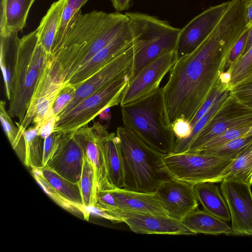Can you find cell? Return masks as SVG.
<instances>
[{"mask_svg":"<svg viewBox=\"0 0 252 252\" xmlns=\"http://www.w3.org/2000/svg\"><path fill=\"white\" fill-rule=\"evenodd\" d=\"M250 27H247L231 48L226 63L227 70L242 55L249 35Z\"/></svg>","mask_w":252,"mask_h":252,"instance_id":"40","label":"cell"},{"mask_svg":"<svg viewBox=\"0 0 252 252\" xmlns=\"http://www.w3.org/2000/svg\"><path fill=\"white\" fill-rule=\"evenodd\" d=\"M35 0H1L0 36L22 31Z\"/></svg>","mask_w":252,"mask_h":252,"instance_id":"23","label":"cell"},{"mask_svg":"<svg viewBox=\"0 0 252 252\" xmlns=\"http://www.w3.org/2000/svg\"><path fill=\"white\" fill-rule=\"evenodd\" d=\"M252 3V0H248L247 3Z\"/></svg>","mask_w":252,"mask_h":252,"instance_id":"50","label":"cell"},{"mask_svg":"<svg viewBox=\"0 0 252 252\" xmlns=\"http://www.w3.org/2000/svg\"><path fill=\"white\" fill-rule=\"evenodd\" d=\"M228 94L229 90H226L218 95L209 110L194 125L190 137L185 141L175 142L174 153H184L187 151L190 142L211 119Z\"/></svg>","mask_w":252,"mask_h":252,"instance_id":"31","label":"cell"},{"mask_svg":"<svg viewBox=\"0 0 252 252\" xmlns=\"http://www.w3.org/2000/svg\"><path fill=\"white\" fill-rule=\"evenodd\" d=\"M251 186L232 179L220 183V192L227 204L232 222V234L252 236Z\"/></svg>","mask_w":252,"mask_h":252,"instance_id":"10","label":"cell"},{"mask_svg":"<svg viewBox=\"0 0 252 252\" xmlns=\"http://www.w3.org/2000/svg\"><path fill=\"white\" fill-rule=\"evenodd\" d=\"M122 155L124 189L155 192L159 185L171 177L166 172L163 156L150 147L124 126L117 127Z\"/></svg>","mask_w":252,"mask_h":252,"instance_id":"5","label":"cell"},{"mask_svg":"<svg viewBox=\"0 0 252 252\" xmlns=\"http://www.w3.org/2000/svg\"><path fill=\"white\" fill-rule=\"evenodd\" d=\"M75 13L71 8L65 4L52 47L51 54L55 52L61 44Z\"/></svg>","mask_w":252,"mask_h":252,"instance_id":"38","label":"cell"},{"mask_svg":"<svg viewBox=\"0 0 252 252\" xmlns=\"http://www.w3.org/2000/svg\"><path fill=\"white\" fill-rule=\"evenodd\" d=\"M130 73L122 75L101 87L67 114L57 118L53 132L73 133L85 126L108 107L120 104Z\"/></svg>","mask_w":252,"mask_h":252,"instance_id":"8","label":"cell"},{"mask_svg":"<svg viewBox=\"0 0 252 252\" xmlns=\"http://www.w3.org/2000/svg\"><path fill=\"white\" fill-rule=\"evenodd\" d=\"M56 121V117L53 115L40 125L38 129V134L43 139L54 131Z\"/></svg>","mask_w":252,"mask_h":252,"instance_id":"43","label":"cell"},{"mask_svg":"<svg viewBox=\"0 0 252 252\" xmlns=\"http://www.w3.org/2000/svg\"><path fill=\"white\" fill-rule=\"evenodd\" d=\"M176 60L175 50L168 52L145 67L128 84L124 91L121 106L147 96L159 88V85Z\"/></svg>","mask_w":252,"mask_h":252,"instance_id":"14","label":"cell"},{"mask_svg":"<svg viewBox=\"0 0 252 252\" xmlns=\"http://www.w3.org/2000/svg\"><path fill=\"white\" fill-rule=\"evenodd\" d=\"M252 126L248 125L227 129L208 141L194 152L213 149L235 138L246 135Z\"/></svg>","mask_w":252,"mask_h":252,"instance_id":"34","label":"cell"},{"mask_svg":"<svg viewBox=\"0 0 252 252\" xmlns=\"http://www.w3.org/2000/svg\"><path fill=\"white\" fill-rule=\"evenodd\" d=\"M225 178L238 180L252 186V144L235 159L227 169Z\"/></svg>","mask_w":252,"mask_h":252,"instance_id":"29","label":"cell"},{"mask_svg":"<svg viewBox=\"0 0 252 252\" xmlns=\"http://www.w3.org/2000/svg\"><path fill=\"white\" fill-rule=\"evenodd\" d=\"M252 126V109L239 102L229 93L214 115L189 143L186 152L193 153L227 129Z\"/></svg>","mask_w":252,"mask_h":252,"instance_id":"9","label":"cell"},{"mask_svg":"<svg viewBox=\"0 0 252 252\" xmlns=\"http://www.w3.org/2000/svg\"><path fill=\"white\" fill-rule=\"evenodd\" d=\"M73 136L84 149L87 158L93 167L94 195L96 203V196L99 191L115 188L109 180L103 155L92 126H86L80 127L74 132Z\"/></svg>","mask_w":252,"mask_h":252,"instance_id":"19","label":"cell"},{"mask_svg":"<svg viewBox=\"0 0 252 252\" xmlns=\"http://www.w3.org/2000/svg\"><path fill=\"white\" fill-rule=\"evenodd\" d=\"M18 32L1 36L0 67L2 72L6 97H10V81L16 50L20 38Z\"/></svg>","mask_w":252,"mask_h":252,"instance_id":"27","label":"cell"},{"mask_svg":"<svg viewBox=\"0 0 252 252\" xmlns=\"http://www.w3.org/2000/svg\"><path fill=\"white\" fill-rule=\"evenodd\" d=\"M36 168L63 199L74 206L85 220H89L91 213L83 206L79 183L68 180L46 165Z\"/></svg>","mask_w":252,"mask_h":252,"instance_id":"22","label":"cell"},{"mask_svg":"<svg viewBox=\"0 0 252 252\" xmlns=\"http://www.w3.org/2000/svg\"><path fill=\"white\" fill-rule=\"evenodd\" d=\"M252 46V25L250 27V30L249 33V35L247 38V42L244 48V51L242 55L240 56H243L245 54H246L247 51L249 50V49Z\"/></svg>","mask_w":252,"mask_h":252,"instance_id":"47","label":"cell"},{"mask_svg":"<svg viewBox=\"0 0 252 252\" xmlns=\"http://www.w3.org/2000/svg\"><path fill=\"white\" fill-rule=\"evenodd\" d=\"M126 13L77 12L59 48L51 54L48 73L65 84L71 76L108 45L127 22Z\"/></svg>","mask_w":252,"mask_h":252,"instance_id":"2","label":"cell"},{"mask_svg":"<svg viewBox=\"0 0 252 252\" xmlns=\"http://www.w3.org/2000/svg\"><path fill=\"white\" fill-rule=\"evenodd\" d=\"M247 135H252V126L251 127L249 131L247 134Z\"/></svg>","mask_w":252,"mask_h":252,"instance_id":"49","label":"cell"},{"mask_svg":"<svg viewBox=\"0 0 252 252\" xmlns=\"http://www.w3.org/2000/svg\"><path fill=\"white\" fill-rule=\"evenodd\" d=\"M50 62L51 54L39 42L36 30L20 38L14 59L7 111L11 117L19 120L17 123L23 121Z\"/></svg>","mask_w":252,"mask_h":252,"instance_id":"3","label":"cell"},{"mask_svg":"<svg viewBox=\"0 0 252 252\" xmlns=\"http://www.w3.org/2000/svg\"><path fill=\"white\" fill-rule=\"evenodd\" d=\"M110 108V107H108L106 108L99 114L101 119L107 120L111 118Z\"/></svg>","mask_w":252,"mask_h":252,"instance_id":"48","label":"cell"},{"mask_svg":"<svg viewBox=\"0 0 252 252\" xmlns=\"http://www.w3.org/2000/svg\"><path fill=\"white\" fill-rule=\"evenodd\" d=\"M76 89L77 87L73 85L69 84L64 85L53 105V112L56 117L61 112L73 98Z\"/></svg>","mask_w":252,"mask_h":252,"instance_id":"39","label":"cell"},{"mask_svg":"<svg viewBox=\"0 0 252 252\" xmlns=\"http://www.w3.org/2000/svg\"><path fill=\"white\" fill-rule=\"evenodd\" d=\"M247 0H231L211 33L193 51L175 60L162 87L172 123L177 118L191 122L225 71L229 53L247 27Z\"/></svg>","mask_w":252,"mask_h":252,"instance_id":"1","label":"cell"},{"mask_svg":"<svg viewBox=\"0 0 252 252\" xmlns=\"http://www.w3.org/2000/svg\"><path fill=\"white\" fill-rule=\"evenodd\" d=\"M134 56L132 46L116 57L77 87L70 102L56 117L65 115L95 91L125 74L130 73Z\"/></svg>","mask_w":252,"mask_h":252,"instance_id":"13","label":"cell"},{"mask_svg":"<svg viewBox=\"0 0 252 252\" xmlns=\"http://www.w3.org/2000/svg\"><path fill=\"white\" fill-rule=\"evenodd\" d=\"M39 128L30 127L23 132L24 140V164L28 167L42 166L44 139L38 134Z\"/></svg>","mask_w":252,"mask_h":252,"instance_id":"28","label":"cell"},{"mask_svg":"<svg viewBox=\"0 0 252 252\" xmlns=\"http://www.w3.org/2000/svg\"><path fill=\"white\" fill-rule=\"evenodd\" d=\"M73 134L62 133L58 148L46 165L68 180L79 183L85 154Z\"/></svg>","mask_w":252,"mask_h":252,"instance_id":"17","label":"cell"},{"mask_svg":"<svg viewBox=\"0 0 252 252\" xmlns=\"http://www.w3.org/2000/svg\"><path fill=\"white\" fill-rule=\"evenodd\" d=\"M235 158L184 152L163 156L162 161L166 172L171 177L194 185L206 182L221 183Z\"/></svg>","mask_w":252,"mask_h":252,"instance_id":"7","label":"cell"},{"mask_svg":"<svg viewBox=\"0 0 252 252\" xmlns=\"http://www.w3.org/2000/svg\"><path fill=\"white\" fill-rule=\"evenodd\" d=\"M113 7L118 12L127 10L130 6V0H110Z\"/></svg>","mask_w":252,"mask_h":252,"instance_id":"44","label":"cell"},{"mask_svg":"<svg viewBox=\"0 0 252 252\" xmlns=\"http://www.w3.org/2000/svg\"><path fill=\"white\" fill-rule=\"evenodd\" d=\"M229 93L239 102L252 109V76L230 88Z\"/></svg>","mask_w":252,"mask_h":252,"instance_id":"35","label":"cell"},{"mask_svg":"<svg viewBox=\"0 0 252 252\" xmlns=\"http://www.w3.org/2000/svg\"><path fill=\"white\" fill-rule=\"evenodd\" d=\"M33 177L46 193L57 203L68 211L75 212L79 210L72 204L63 199L53 189L48 182L41 175L36 168H32Z\"/></svg>","mask_w":252,"mask_h":252,"instance_id":"37","label":"cell"},{"mask_svg":"<svg viewBox=\"0 0 252 252\" xmlns=\"http://www.w3.org/2000/svg\"><path fill=\"white\" fill-rule=\"evenodd\" d=\"M134 51L130 80L160 56L175 50L181 29L166 21L140 12L125 13Z\"/></svg>","mask_w":252,"mask_h":252,"instance_id":"6","label":"cell"},{"mask_svg":"<svg viewBox=\"0 0 252 252\" xmlns=\"http://www.w3.org/2000/svg\"><path fill=\"white\" fill-rule=\"evenodd\" d=\"M66 0L53 2L37 28L38 39L45 50L51 54Z\"/></svg>","mask_w":252,"mask_h":252,"instance_id":"26","label":"cell"},{"mask_svg":"<svg viewBox=\"0 0 252 252\" xmlns=\"http://www.w3.org/2000/svg\"><path fill=\"white\" fill-rule=\"evenodd\" d=\"M132 37L128 21L112 40L74 73L64 84L76 87L116 57L132 46Z\"/></svg>","mask_w":252,"mask_h":252,"instance_id":"18","label":"cell"},{"mask_svg":"<svg viewBox=\"0 0 252 252\" xmlns=\"http://www.w3.org/2000/svg\"><path fill=\"white\" fill-rule=\"evenodd\" d=\"M252 144V135H246L235 138L215 148L194 153L220 157L236 158Z\"/></svg>","mask_w":252,"mask_h":252,"instance_id":"30","label":"cell"},{"mask_svg":"<svg viewBox=\"0 0 252 252\" xmlns=\"http://www.w3.org/2000/svg\"><path fill=\"white\" fill-rule=\"evenodd\" d=\"M230 4L228 1L208 8L181 29L175 48L176 60L193 51L211 33Z\"/></svg>","mask_w":252,"mask_h":252,"instance_id":"12","label":"cell"},{"mask_svg":"<svg viewBox=\"0 0 252 252\" xmlns=\"http://www.w3.org/2000/svg\"><path fill=\"white\" fill-rule=\"evenodd\" d=\"M79 184L83 206L86 208L94 206L96 202L94 195V169L86 155L84 158Z\"/></svg>","mask_w":252,"mask_h":252,"instance_id":"32","label":"cell"},{"mask_svg":"<svg viewBox=\"0 0 252 252\" xmlns=\"http://www.w3.org/2000/svg\"><path fill=\"white\" fill-rule=\"evenodd\" d=\"M108 219L113 222H124L137 234L195 235L181 221L168 216L103 209Z\"/></svg>","mask_w":252,"mask_h":252,"instance_id":"11","label":"cell"},{"mask_svg":"<svg viewBox=\"0 0 252 252\" xmlns=\"http://www.w3.org/2000/svg\"><path fill=\"white\" fill-rule=\"evenodd\" d=\"M64 85L54 81L47 70L32 95L23 121L16 123L19 129V144L24 140V131L31 123L39 128L43 122L54 115L53 105Z\"/></svg>","mask_w":252,"mask_h":252,"instance_id":"15","label":"cell"},{"mask_svg":"<svg viewBox=\"0 0 252 252\" xmlns=\"http://www.w3.org/2000/svg\"><path fill=\"white\" fill-rule=\"evenodd\" d=\"M181 222L196 235L232 234V229L222 220L203 210L195 209L186 216Z\"/></svg>","mask_w":252,"mask_h":252,"instance_id":"24","label":"cell"},{"mask_svg":"<svg viewBox=\"0 0 252 252\" xmlns=\"http://www.w3.org/2000/svg\"><path fill=\"white\" fill-rule=\"evenodd\" d=\"M155 193L167 216L178 221L197 209L198 200L192 184L170 177L159 185Z\"/></svg>","mask_w":252,"mask_h":252,"instance_id":"16","label":"cell"},{"mask_svg":"<svg viewBox=\"0 0 252 252\" xmlns=\"http://www.w3.org/2000/svg\"><path fill=\"white\" fill-rule=\"evenodd\" d=\"M245 24L246 27L252 25V3H247L246 8Z\"/></svg>","mask_w":252,"mask_h":252,"instance_id":"46","label":"cell"},{"mask_svg":"<svg viewBox=\"0 0 252 252\" xmlns=\"http://www.w3.org/2000/svg\"><path fill=\"white\" fill-rule=\"evenodd\" d=\"M108 190L113 196L115 210L168 216L155 192H142L124 188Z\"/></svg>","mask_w":252,"mask_h":252,"instance_id":"21","label":"cell"},{"mask_svg":"<svg viewBox=\"0 0 252 252\" xmlns=\"http://www.w3.org/2000/svg\"><path fill=\"white\" fill-rule=\"evenodd\" d=\"M123 126L163 156L174 152L176 138L166 109L162 88L121 106Z\"/></svg>","mask_w":252,"mask_h":252,"instance_id":"4","label":"cell"},{"mask_svg":"<svg viewBox=\"0 0 252 252\" xmlns=\"http://www.w3.org/2000/svg\"><path fill=\"white\" fill-rule=\"evenodd\" d=\"M89 0H66L65 5L76 13Z\"/></svg>","mask_w":252,"mask_h":252,"instance_id":"45","label":"cell"},{"mask_svg":"<svg viewBox=\"0 0 252 252\" xmlns=\"http://www.w3.org/2000/svg\"><path fill=\"white\" fill-rule=\"evenodd\" d=\"M92 126L103 155L111 183L115 188H123V167L118 137L115 133H109L98 122Z\"/></svg>","mask_w":252,"mask_h":252,"instance_id":"20","label":"cell"},{"mask_svg":"<svg viewBox=\"0 0 252 252\" xmlns=\"http://www.w3.org/2000/svg\"><path fill=\"white\" fill-rule=\"evenodd\" d=\"M6 102L4 100L0 102V119L4 132L13 149L16 150L20 145L18 141L19 129L13 124L11 117L5 109Z\"/></svg>","mask_w":252,"mask_h":252,"instance_id":"36","label":"cell"},{"mask_svg":"<svg viewBox=\"0 0 252 252\" xmlns=\"http://www.w3.org/2000/svg\"><path fill=\"white\" fill-rule=\"evenodd\" d=\"M194 189L204 210L225 221L231 220L227 204L218 185L212 182L198 183L194 185Z\"/></svg>","mask_w":252,"mask_h":252,"instance_id":"25","label":"cell"},{"mask_svg":"<svg viewBox=\"0 0 252 252\" xmlns=\"http://www.w3.org/2000/svg\"><path fill=\"white\" fill-rule=\"evenodd\" d=\"M230 79L228 84L230 88L243 80L252 76V46L243 56L240 57L227 70Z\"/></svg>","mask_w":252,"mask_h":252,"instance_id":"33","label":"cell"},{"mask_svg":"<svg viewBox=\"0 0 252 252\" xmlns=\"http://www.w3.org/2000/svg\"><path fill=\"white\" fill-rule=\"evenodd\" d=\"M171 127L176 138V142L187 140L190 137L193 129L190 123L184 118H177L171 123Z\"/></svg>","mask_w":252,"mask_h":252,"instance_id":"41","label":"cell"},{"mask_svg":"<svg viewBox=\"0 0 252 252\" xmlns=\"http://www.w3.org/2000/svg\"><path fill=\"white\" fill-rule=\"evenodd\" d=\"M62 134L61 132H53L44 139L42 166H45L52 158L58 148Z\"/></svg>","mask_w":252,"mask_h":252,"instance_id":"42","label":"cell"}]
</instances>
